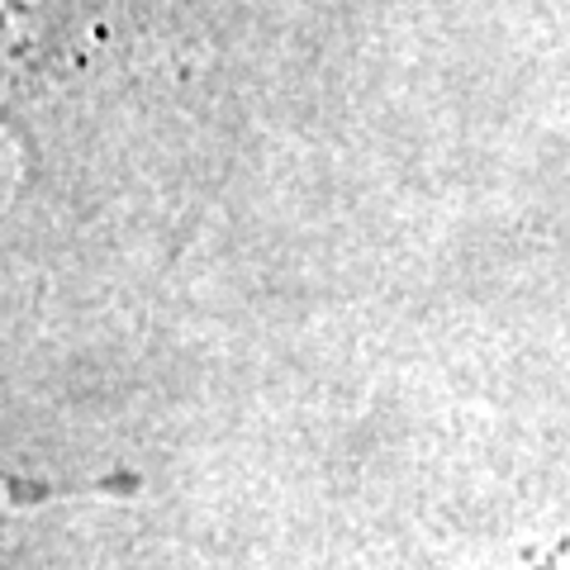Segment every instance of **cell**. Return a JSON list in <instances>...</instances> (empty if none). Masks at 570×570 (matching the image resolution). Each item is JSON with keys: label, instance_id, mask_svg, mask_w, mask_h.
Returning a JSON list of instances; mask_svg holds the SVG:
<instances>
[{"label": "cell", "instance_id": "cell-1", "mask_svg": "<svg viewBox=\"0 0 570 570\" xmlns=\"http://www.w3.org/2000/svg\"><path fill=\"white\" fill-rule=\"evenodd\" d=\"M167 29V0H0V134L24 153V190L81 153Z\"/></svg>", "mask_w": 570, "mask_h": 570}]
</instances>
